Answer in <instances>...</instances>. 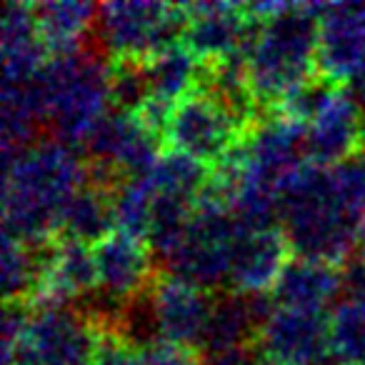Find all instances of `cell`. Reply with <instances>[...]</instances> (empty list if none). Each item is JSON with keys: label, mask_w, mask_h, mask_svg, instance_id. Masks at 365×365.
Instances as JSON below:
<instances>
[{"label": "cell", "mask_w": 365, "mask_h": 365, "mask_svg": "<svg viewBox=\"0 0 365 365\" xmlns=\"http://www.w3.org/2000/svg\"><path fill=\"white\" fill-rule=\"evenodd\" d=\"M260 365H318L328 348V318L323 313L278 308L255 340Z\"/></svg>", "instance_id": "10"}, {"label": "cell", "mask_w": 365, "mask_h": 365, "mask_svg": "<svg viewBox=\"0 0 365 365\" xmlns=\"http://www.w3.org/2000/svg\"><path fill=\"white\" fill-rule=\"evenodd\" d=\"M98 340L101 328L76 305H68L33 310L21 345L43 365H93Z\"/></svg>", "instance_id": "9"}, {"label": "cell", "mask_w": 365, "mask_h": 365, "mask_svg": "<svg viewBox=\"0 0 365 365\" xmlns=\"http://www.w3.org/2000/svg\"><path fill=\"white\" fill-rule=\"evenodd\" d=\"M328 348L340 365H365V303L343 298L330 310Z\"/></svg>", "instance_id": "24"}, {"label": "cell", "mask_w": 365, "mask_h": 365, "mask_svg": "<svg viewBox=\"0 0 365 365\" xmlns=\"http://www.w3.org/2000/svg\"><path fill=\"white\" fill-rule=\"evenodd\" d=\"M343 290V270L323 260H310L293 255L275 283L273 303L278 308L323 313V308Z\"/></svg>", "instance_id": "19"}, {"label": "cell", "mask_w": 365, "mask_h": 365, "mask_svg": "<svg viewBox=\"0 0 365 365\" xmlns=\"http://www.w3.org/2000/svg\"><path fill=\"white\" fill-rule=\"evenodd\" d=\"M153 200H155V188H153L150 175L125 180V185L113 195V215H115L118 233H125L145 243L150 233Z\"/></svg>", "instance_id": "26"}, {"label": "cell", "mask_w": 365, "mask_h": 365, "mask_svg": "<svg viewBox=\"0 0 365 365\" xmlns=\"http://www.w3.org/2000/svg\"><path fill=\"white\" fill-rule=\"evenodd\" d=\"M83 185L81 150L56 138H38L21 155L3 163V235L28 248L58 240L63 208Z\"/></svg>", "instance_id": "1"}, {"label": "cell", "mask_w": 365, "mask_h": 365, "mask_svg": "<svg viewBox=\"0 0 365 365\" xmlns=\"http://www.w3.org/2000/svg\"><path fill=\"white\" fill-rule=\"evenodd\" d=\"M243 138L245 130L235 118L208 93L195 88L173 106L163 143L168 150H180L208 168H215L240 145Z\"/></svg>", "instance_id": "7"}, {"label": "cell", "mask_w": 365, "mask_h": 365, "mask_svg": "<svg viewBox=\"0 0 365 365\" xmlns=\"http://www.w3.org/2000/svg\"><path fill=\"white\" fill-rule=\"evenodd\" d=\"M160 145L163 138L148 130L138 115L108 110L83 138L78 150L86 163L118 168L125 178H145L163 155Z\"/></svg>", "instance_id": "8"}, {"label": "cell", "mask_w": 365, "mask_h": 365, "mask_svg": "<svg viewBox=\"0 0 365 365\" xmlns=\"http://www.w3.org/2000/svg\"><path fill=\"white\" fill-rule=\"evenodd\" d=\"M3 365H43V363L26 348V345H18L13 353L3 355Z\"/></svg>", "instance_id": "32"}, {"label": "cell", "mask_w": 365, "mask_h": 365, "mask_svg": "<svg viewBox=\"0 0 365 365\" xmlns=\"http://www.w3.org/2000/svg\"><path fill=\"white\" fill-rule=\"evenodd\" d=\"M360 220L343 195L335 168L305 163L280 195V228L293 255L343 268L360 245Z\"/></svg>", "instance_id": "2"}, {"label": "cell", "mask_w": 365, "mask_h": 365, "mask_svg": "<svg viewBox=\"0 0 365 365\" xmlns=\"http://www.w3.org/2000/svg\"><path fill=\"white\" fill-rule=\"evenodd\" d=\"M150 98L153 93L145 61H135V58L110 61V110L138 115Z\"/></svg>", "instance_id": "27"}, {"label": "cell", "mask_w": 365, "mask_h": 365, "mask_svg": "<svg viewBox=\"0 0 365 365\" xmlns=\"http://www.w3.org/2000/svg\"><path fill=\"white\" fill-rule=\"evenodd\" d=\"M365 110L345 86H338L305 133L308 163L338 168L363 153Z\"/></svg>", "instance_id": "13"}, {"label": "cell", "mask_w": 365, "mask_h": 365, "mask_svg": "<svg viewBox=\"0 0 365 365\" xmlns=\"http://www.w3.org/2000/svg\"><path fill=\"white\" fill-rule=\"evenodd\" d=\"M93 258L98 270V290L123 305L150 290L153 280L160 273V265L153 260L148 243L118 230L93 245Z\"/></svg>", "instance_id": "15"}, {"label": "cell", "mask_w": 365, "mask_h": 365, "mask_svg": "<svg viewBox=\"0 0 365 365\" xmlns=\"http://www.w3.org/2000/svg\"><path fill=\"white\" fill-rule=\"evenodd\" d=\"M235 240L238 228L230 210L198 198L185 240L178 253L163 265V273H170L205 293H213L230 280Z\"/></svg>", "instance_id": "6"}, {"label": "cell", "mask_w": 365, "mask_h": 365, "mask_svg": "<svg viewBox=\"0 0 365 365\" xmlns=\"http://www.w3.org/2000/svg\"><path fill=\"white\" fill-rule=\"evenodd\" d=\"M36 23L51 58H63L88 48L96 36L98 6L93 3H36Z\"/></svg>", "instance_id": "20"}, {"label": "cell", "mask_w": 365, "mask_h": 365, "mask_svg": "<svg viewBox=\"0 0 365 365\" xmlns=\"http://www.w3.org/2000/svg\"><path fill=\"white\" fill-rule=\"evenodd\" d=\"M345 88H348L350 96L355 98V103H358V106L365 110V63L358 68V73H355V76L345 83Z\"/></svg>", "instance_id": "31"}, {"label": "cell", "mask_w": 365, "mask_h": 365, "mask_svg": "<svg viewBox=\"0 0 365 365\" xmlns=\"http://www.w3.org/2000/svg\"><path fill=\"white\" fill-rule=\"evenodd\" d=\"M188 26L185 6L168 3H103L98 6L96 36L110 61H148L155 53L182 41Z\"/></svg>", "instance_id": "5"}, {"label": "cell", "mask_w": 365, "mask_h": 365, "mask_svg": "<svg viewBox=\"0 0 365 365\" xmlns=\"http://www.w3.org/2000/svg\"><path fill=\"white\" fill-rule=\"evenodd\" d=\"M273 310L275 303L270 293L243 295L228 290V293L213 295L208 323H205L203 340H200V358L255 345L260 328Z\"/></svg>", "instance_id": "16"}, {"label": "cell", "mask_w": 365, "mask_h": 365, "mask_svg": "<svg viewBox=\"0 0 365 365\" xmlns=\"http://www.w3.org/2000/svg\"><path fill=\"white\" fill-rule=\"evenodd\" d=\"M3 295L6 303H31L43 273V245L28 248L3 235Z\"/></svg>", "instance_id": "25"}, {"label": "cell", "mask_w": 365, "mask_h": 365, "mask_svg": "<svg viewBox=\"0 0 365 365\" xmlns=\"http://www.w3.org/2000/svg\"><path fill=\"white\" fill-rule=\"evenodd\" d=\"M335 175H338V182L348 203L355 210L365 213V153L335 168Z\"/></svg>", "instance_id": "28"}, {"label": "cell", "mask_w": 365, "mask_h": 365, "mask_svg": "<svg viewBox=\"0 0 365 365\" xmlns=\"http://www.w3.org/2000/svg\"><path fill=\"white\" fill-rule=\"evenodd\" d=\"M318 18V73L345 86L365 63V16L360 3H310Z\"/></svg>", "instance_id": "11"}, {"label": "cell", "mask_w": 365, "mask_h": 365, "mask_svg": "<svg viewBox=\"0 0 365 365\" xmlns=\"http://www.w3.org/2000/svg\"><path fill=\"white\" fill-rule=\"evenodd\" d=\"M200 68L203 63L185 48L182 41L150 56L145 61V71L153 98L175 106L178 101H182L198 88Z\"/></svg>", "instance_id": "22"}, {"label": "cell", "mask_w": 365, "mask_h": 365, "mask_svg": "<svg viewBox=\"0 0 365 365\" xmlns=\"http://www.w3.org/2000/svg\"><path fill=\"white\" fill-rule=\"evenodd\" d=\"M290 258H293V248L280 225L268 230H253V233L238 230L228 280L230 290L243 295L273 293Z\"/></svg>", "instance_id": "17"}, {"label": "cell", "mask_w": 365, "mask_h": 365, "mask_svg": "<svg viewBox=\"0 0 365 365\" xmlns=\"http://www.w3.org/2000/svg\"><path fill=\"white\" fill-rule=\"evenodd\" d=\"M51 138L81 148L83 138L110 110V58L96 48L51 58L38 73Z\"/></svg>", "instance_id": "4"}, {"label": "cell", "mask_w": 365, "mask_h": 365, "mask_svg": "<svg viewBox=\"0 0 365 365\" xmlns=\"http://www.w3.org/2000/svg\"><path fill=\"white\" fill-rule=\"evenodd\" d=\"M245 68L263 110H273L288 93L318 73V18L310 3H295L288 13L255 23L245 51Z\"/></svg>", "instance_id": "3"}, {"label": "cell", "mask_w": 365, "mask_h": 365, "mask_svg": "<svg viewBox=\"0 0 365 365\" xmlns=\"http://www.w3.org/2000/svg\"><path fill=\"white\" fill-rule=\"evenodd\" d=\"M150 300L163 343L200 353L213 295L195 288L188 280L160 270L150 285Z\"/></svg>", "instance_id": "14"}, {"label": "cell", "mask_w": 365, "mask_h": 365, "mask_svg": "<svg viewBox=\"0 0 365 365\" xmlns=\"http://www.w3.org/2000/svg\"><path fill=\"white\" fill-rule=\"evenodd\" d=\"M200 353L188 348H178L170 343H153L148 348L138 350L133 365H200Z\"/></svg>", "instance_id": "29"}, {"label": "cell", "mask_w": 365, "mask_h": 365, "mask_svg": "<svg viewBox=\"0 0 365 365\" xmlns=\"http://www.w3.org/2000/svg\"><path fill=\"white\" fill-rule=\"evenodd\" d=\"M6 86H21L38 76L48 63V51L41 41L33 3H6L0 21Z\"/></svg>", "instance_id": "18"}, {"label": "cell", "mask_w": 365, "mask_h": 365, "mask_svg": "<svg viewBox=\"0 0 365 365\" xmlns=\"http://www.w3.org/2000/svg\"><path fill=\"white\" fill-rule=\"evenodd\" d=\"M115 233L113 195L96 185H83L73 193L61 215V238L78 240L86 245H98L103 238Z\"/></svg>", "instance_id": "21"}, {"label": "cell", "mask_w": 365, "mask_h": 365, "mask_svg": "<svg viewBox=\"0 0 365 365\" xmlns=\"http://www.w3.org/2000/svg\"><path fill=\"white\" fill-rule=\"evenodd\" d=\"M360 250L365 253V213H363V220H360Z\"/></svg>", "instance_id": "33"}, {"label": "cell", "mask_w": 365, "mask_h": 365, "mask_svg": "<svg viewBox=\"0 0 365 365\" xmlns=\"http://www.w3.org/2000/svg\"><path fill=\"white\" fill-rule=\"evenodd\" d=\"M340 270H343L345 298L365 303V253H355Z\"/></svg>", "instance_id": "30"}, {"label": "cell", "mask_w": 365, "mask_h": 365, "mask_svg": "<svg viewBox=\"0 0 365 365\" xmlns=\"http://www.w3.org/2000/svg\"><path fill=\"white\" fill-rule=\"evenodd\" d=\"M182 43L200 63L228 61L248 51L255 18L238 3H190Z\"/></svg>", "instance_id": "12"}, {"label": "cell", "mask_w": 365, "mask_h": 365, "mask_svg": "<svg viewBox=\"0 0 365 365\" xmlns=\"http://www.w3.org/2000/svg\"><path fill=\"white\" fill-rule=\"evenodd\" d=\"M210 173H213V168L185 155V153L163 150V155L158 158L155 168L150 173V180L155 193L175 195V198L195 200L198 203L200 193H203L210 180Z\"/></svg>", "instance_id": "23"}, {"label": "cell", "mask_w": 365, "mask_h": 365, "mask_svg": "<svg viewBox=\"0 0 365 365\" xmlns=\"http://www.w3.org/2000/svg\"><path fill=\"white\" fill-rule=\"evenodd\" d=\"M363 153H365V140H363Z\"/></svg>", "instance_id": "34"}]
</instances>
